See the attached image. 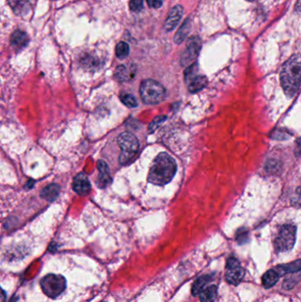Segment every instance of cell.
<instances>
[{"label": "cell", "mask_w": 301, "mask_h": 302, "mask_svg": "<svg viewBox=\"0 0 301 302\" xmlns=\"http://www.w3.org/2000/svg\"><path fill=\"white\" fill-rule=\"evenodd\" d=\"M278 273L273 270H270L267 271L265 274L262 277V284L266 289H270L274 286L275 284L278 283L279 279Z\"/></svg>", "instance_id": "cell-19"}, {"label": "cell", "mask_w": 301, "mask_h": 302, "mask_svg": "<svg viewBox=\"0 0 301 302\" xmlns=\"http://www.w3.org/2000/svg\"><path fill=\"white\" fill-rule=\"evenodd\" d=\"M191 27H192V25H191L190 20H188V19L185 20V22L182 24V26L178 30L175 37H174V42L176 44L180 45L182 42H184L185 39L186 38V36L188 35L189 32L191 30Z\"/></svg>", "instance_id": "cell-21"}, {"label": "cell", "mask_w": 301, "mask_h": 302, "mask_svg": "<svg viewBox=\"0 0 301 302\" xmlns=\"http://www.w3.org/2000/svg\"><path fill=\"white\" fill-rule=\"evenodd\" d=\"M119 98L122 101V103L126 105L127 107L129 108H135L137 105V100L135 98V96L131 94H127V93H121L119 95Z\"/></svg>", "instance_id": "cell-23"}, {"label": "cell", "mask_w": 301, "mask_h": 302, "mask_svg": "<svg viewBox=\"0 0 301 302\" xmlns=\"http://www.w3.org/2000/svg\"><path fill=\"white\" fill-rule=\"evenodd\" d=\"M176 171L175 160L167 153H160L149 170L148 182L153 185H166L175 176Z\"/></svg>", "instance_id": "cell-2"}, {"label": "cell", "mask_w": 301, "mask_h": 302, "mask_svg": "<svg viewBox=\"0 0 301 302\" xmlns=\"http://www.w3.org/2000/svg\"><path fill=\"white\" fill-rule=\"evenodd\" d=\"M117 143L122 149L119 161L122 164L127 163L137 153L139 149V141L133 134L125 132L118 136Z\"/></svg>", "instance_id": "cell-4"}, {"label": "cell", "mask_w": 301, "mask_h": 302, "mask_svg": "<svg viewBox=\"0 0 301 302\" xmlns=\"http://www.w3.org/2000/svg\"><path fill=\"white\" fill-rule=\"evenodd\" d=\"M11 46L14 50H23L28 44V36L25 32L16 30L11 36Z\"/></svg>", "instance_id": "cell-14"}, {"label": "cell", "mask_w": 301, "mask_h": 302, "mask_svg": "<svg viewBox=\"0 0 301 302\" xmlns=\"http://www.w3.org/2000/svg\"><path fill=\"white\" fill-rule=\"evenodd\" d=\"M135 72L136 70L134 65H122L116 68L114 77L118 81H127L135 76Z\"/></svg>", "instance_id": "cell-11"}, {"label": "cell", "mask_w": 301, "mask_h": 302, "mask_svg": "<svg viewBox=\"0 0 301 302\" xmlns=\"http://www.w3.org/2000/svg\"><path fill=\"white\" fill-rule=\"evenodd\" d=\"M296 11L299 14H301V0H299L296 5Z\"/></svg>", "instance_id": "cell-30"}, {"label": "cell", "mask_w": 301, "mask_h": 302, "mask_svg": "<svg viewBox=\"0 0 301 302\" xmlns=\"http://www.w3.org/2000/svg\"><path fill=\"white\" fill-rule=\"evenodd\" d=\"M248 1H254V0H248Z\"/></svg>", "instance_id": "cell-32"}, {"label": "cell", "mask_w": 301, "mask_h": 302, "mask_svg": "<svg viewBox=\"0 0 301 302\" xmlns=\"http://www.w3.org/2000/svg\"><path fill=\"white\" fill-rule=\"evenodd\" d=\"M5 291H3V295L1 296V297H2V300H1V302H5Z\"/></svg>", "instance_id": "cell-31"}, {"label": "cell", "mask_w": 301, "mask_h": 302, "mask_svg": "<svg viewBox=\"0 0 301 302\" xmlns=\"http://www.w3.org/2000/svg\"><path fill=\"white\" fill-rule=\"evenodd\" d=\"M139 94L146 104H158L166 97L164 87L155 80H145L139 86Z\"/></svg>", "instance_id": "cell-3"}, {"label": "cell", "mask_w": 301, "mask_h": 302, "mask_svg": "<svg viewBox=\"0 0 301 302\" xmlns=\"http://www.w3.org/2000/svg\"><path fill=\"white\" fill-rule=\"evenodd\" d=\"M8 5L15 14L23 16L28 14L31 7L32 0H7Z\"/></svg>", "instance_id": "cell-12"}, {"label": "cell", "mask_w": 301, "mask_h": 302, "mask_svg": "<svg viewBox=\"0 0 301 302\" xmlns=\"http://www.w3.org/2000/svg\"><path fill=\"white\" fill-rule=\"evenodd\" d=\"M202 48V43L200 38L197 36H193L189 39L186 45V49L181 56V65L182 66H188L193 63L195 59L197 58L199 52Z\"/></svg>", "instance_id": "cell-8"}, {"label": "cell", "mask_w": 301, "mask_h": 302, "mask_svg": "<svg viewBox=\"0 0 301 302\" xmlns=\"http://www.w3.org/2000/svg\"><path fill=\"white\" fill-rule=\"evenodd\" d=\"M280 81L285 95L292 97L301 88V54L292 56L283 65Z\"/></svg>", "instance_id": "cell-1"}, {"label": "cell", "mask_w": 301, "mask_h": 302, "mask_svg": "<svg viewBox=\"0 0 301 302\" xmlns=\"http://www.w3.org/2000/svg\"><path fill=\"white\" fill-rule=\"evenodd\" d=\"M212 280L211 276L205 275L199 278L193 285V288H192V293H193V296H196L198 294L203 292L204 289L206 288V285H207L210 281Z\"/></svg>", "instance_id": "cell-18"}, {"label": "cell", "mask_w": 301, "mask_h": 302, "mask_svg": "<svg viewBox=\"0 0 301 302\" xmlns=\"http://www.w3.org/2000/svg\"><path fill=\"white\" fill-rule=\"evenodd\" d=\"M183 12L184 9L181 5H176L171 10L170 14L168 15V18L166 19V22L164 23V29L166 31H171L177 27V25L182 18Z\"/></svg>", "instance_id": "cell-9"}, {"label": "cell", "mask_w": 301, "mask_h": 302, "mask_svg": "<svg viewBox=\"0 0 301 302\" xmlns=\"http://www.w3.org/2000/svg\"><path fill=\"white\" fill-rule=\"evenodd\" d=\"M166 119V116H158V117H156V118H154L152 122L149 124L148 130H149L150 133H152V132L155 131L156 129H158V127L161 126L162 123L165 121Z\"/></svg>", "instance_id": "cell-25"}, {"label": "cell", "mask_w": 301, "mask_h": 302, "mask_svg": "<svg viewBox=\"0 0 301 302\" xmlns=\"http://www.w3.org/2000/svg\"><path fill=\"white\" fill-rule=\"evenodd\" d=\"M41 286L43 292L48 297L55 299L65 291L67 287V281L63 276L49 274L42 279Z\"/></svg>", "instance_id": "cell-5"}, {"label": "cell", "mask_w": 301, "mask_h": 302, "mask_svg": "<svg viewBox=\"0 0 301 302\" xmlns=\"http://www.w3.org/2000/svg\"><path fill=\"white\" fill-rule=\"evenodd\" d=\"M245 276V271L240 262L235 257H231L227 261L226 271H225V279L232 285L239 284Z\"/></svg>", "instance_id": "cell-7"}, {"label": "cell", "mask_w": 301, "mask_h": 302, "mask_svg": "<svg viewBox=\"0 0 301 302\" xmlns=\"http://www.w3.org/2000/svg\"><path fill=\"white\" fill-rule=\"evenodd\" d=\"M72 189L74 190V192H76L77 194L81 195L90 194L91 185L88 177L86 176L84 173H80L74 178L72 182Z\"/></svg>", "instance_id": "cell-10"}, {"label": "cell", "mask_w": 301, "mask_h": 302, "mask_svg": "<svg viewBox=\"0 0 301 302\" xmlns=\"http://www.w3.org/2000/svg\"><path fill=\"white\" fill-rule=\"evenodd\" d=\"M129 46L125 42H120L117 44L116 47V55L117 58L120 59H126V57L129 55Z\"/></svg>", "instance_id": "cell-22"}, {"label": "cell", "mask_w": 301, "mask_h": 302, "mask_svg": "<svg viewBox=\"0 0 301 302\" xmlns=\"http://www.w3.org/2000/svg\"><path fill=\"white\" fill-rule=\"evenodd\" d=\"M217 296V287L216 285H209L200 293L201 302H215Z\"/></svg>", "instance_id": "cell-20"}, {"label": "cell", "mask_w": 301, "mask_h": 302, "mask_svg": "<svg viewBox=\"0 0 301 302\" xmlns=\"http://www.w3.org/2000/svg\"><path fill=\"white\" fill-rule=\"evenodd\" d=\"M295 153H296V156H299L300 154H301V138L297 140Z\"/></svg>", "instance_id": "cell-28"}, {"label": "cell", "mask_w": 301, "mask_h": 302, "mask_svg": "<svg viewBox=\"0 0 301 302\" xmlns=\"http://www.w3.org/2000/svg\"><path fill=\"white\" fill-rule=\"evenodd\" d=\"M129 5L131 11L138 13L143 8V0H131Z\"/></svg>", "instance_id": "cell-26"}, {"label": "cell", "mask_w": 301, "mask_h": 302, "mask_svg": "<svg viewBox=\"0 0 301 302\" xmlns=\"http://www.w3.org/2000/svg\"><path fill=\"white\" fill-rule=\"evenodd\" d=\"M297 194L299 195V199H298V202H299V204L301 206V187H299L298 189H297Z\"/></svg>", "instance_id": "cell-29"}, {"label": "cell", "mask_w": 301, "mask_h": 302, "mask_svg": "<svg viewBox=\"0 0 301 302\" xmlns=\"http://www.w3.org/2000/svg\"><path fill=\"white\" fill-rule=\"evenodd\" d=\"M188 89L190 92L196 93L203 90L208 84V79L205 76L197 75L194 77L193 80L189 81Z\"/></svg>", "instance_id": "cell-17"}, {"label": "cell", "mask_w": 301, "mask_h": 302, "mask_svg": "<svg viewBox=\"0 0 301 302\" xmlns=\"http://www.w3.org/2000/svg\"><path fill=\"white\" fill-rule=\"evenodd\" d=\"M97 168H98L100 174H99L98 181L96 183L100 187H105L106 186L110 185L112 183L110 169H109L107 163L103 160H99L97 163Z\"/></svg>", "instance_id": "cell-13"}, {"label": "cell", "mask_w": 301, "mask_h": 302, "mask_svg": "<svg viewBox=\"0 0 301 302\" xmlns=\"http://www.w3.org/2000/svg\"><path fill=\"white\" fill-rule=\"evenodd\" d=\"M197 72V64H193V65H191L190 67H188L187 69L185 70V78L186 82L192 81L194 77L197 76L196 75Z\"/></svg>", "instance_id": "cell-24"}, {"label": "cell", "mask_w": 301, "mask_h": 302, "mask_svg": "<svg viewBox=\"0 0 301 302\" xmlns=\"http://www.w3.org/2000/svg\"><path fill=\"white\" fill-rule=\"evenodd\" d=\"M275 271L278 273L279 276H284L290 273H295L301 271V259L294 262H289L286 264H282L275 268Z\"/></svg>", "instance_id": "cell-15"}, {"label": "cell", "mask_w": 301, "mask_h": 302, "mask_svg": "<svg viewBox=\"0 0 301 302\" xmlns=\"http://www.w3.org/2000/svg\"><path fill=\"white\" fill-rule=\"evenodd\" d=\"M163 0H147L148 5L152 8H159L162 5Z\"/></svg>", "instance_id": "cell-27"}, {"label": "cell", "mask_w": 301, "mask_h": 302, "mask_svg": "<svg viewBox=\"0 0 301 302\" xmlns=\"http://www.w3.org/2000/svg\"><path fill=\"white\" fill-rule=\"evenodd\" d=\"M59 192H60V186L58 184L53 183L45 186V188L42 190L41 196L42 198L45 199L48 202H53L59 197Z\"/></svg>", "instance_id": "cell-16"}, {"label": "cell", "mask_w": 301, "mask_h": 302, "mask_svg": "<svg viewBox=\"0 0 301 302\" xmlns=\"http://www.w3.org/2000/svg\"><path fill=\"white\" fill-rule=\"evenodd\" d=\"M296 226L284 225L279 231L278 236L275 240V248L278 252L290 251L296 241Z\"/></svg>", "instance_id": "cell-6"}]
</instances>
